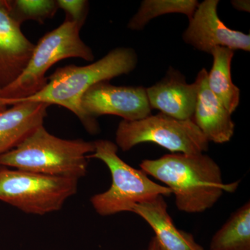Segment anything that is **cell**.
<instances>
[{"mask_svg": "<svg viewBox=\"0 0 250 250\" xmlns=\"http://www.w3.org/2000/svg\"><path fill=\"white\" fill-rule=\"evenodd\" d=\"M140 167L170 188L177 208L187 213L209 209L224 192L235 191L238 185V182L224 184L220 167L204 153H172L143 161Z\"/></svg>", "mask_w": 250, "mask_h": 250, "instance_id": "cell-1", "label": "cell"}, {"mask_svg": "<svg viewBox=\"0 0 250 250\" xmlns=\"http://www.w3.org/2000/svg\"><path fill=\"white\" fill-rule=\"evenodd\" d=\"M137 64L138 56L134 49L117 47L89 65L59 67L47 78V84L42 90L29 98L16 100L12 105L23 101L59 105L72 112L85 128L86 121L81 100L87 90L100 82L128 75L134 71Z\"/></svg>", "mask_w": 250, "mask_h": 250, "instance_id": "cell-2", "label": "cell"}, {"mask_svg": "<svg viewBox=\"0 0 250 250\" xmlns=\"http://www.w3.org/2000/svg\"><path fill=\"white\" fill-rule=\"evenodd\" d=\"M94 151V142L61 139L42 125L18 147L0 156V166L79 180L86 174L88 156Z\"/></svg>", "mask_w": 250, "mask_h": 250, "instance_id": "cell-3", "label": "cell"}, {"mask_svg": "<svg viewBox=\"0 0 250 250\" xmlns=\"http://www.w3.org/2000/svg\"><path fill=\"white\" fill-rule=\"evenodd\" d=\"M95 151L89 159L103 161L111 174V187L106 191L90 198L95 211L102 216L132 212L136 205L155 197L172 194L168 187L159 185L148 177L142 170H137L125 163L118 155V147L108 140L94 141Z\"/></svg>", "mask_w": 250, "mask_h": 250, "instance_id": "cell-4", "label": "cell"}, {"mask_svg": "<svg viewBox=\"0 0 250 250\" xmlns=\"http://www.w3.org/2000/svg\"><path fill=\"white\" fill-rule=\"evenodd\" d=\"M81 29L76 23L65 20L41 38L21 75L1 89V97L6 100L8 106L42 90L47 83L46 73L56 62L70 58L93 60V50L81 39Z\"/></svg>", "mask_w": 250, "mask_h": 250, "instance_id": "cell-5", "label": "cell"}, {"mask_svg": "<svg viewBox=\"0 0 250 250\" xmlns=\"http://www.w3.org/2000/svg\"><path fill=\"white\" fill-rule=\"evenodd\" d=\"M78 181L0 166V201L28 214L45 215L62 209L76 194Z\"/></svg>", "mask_w": 250, "mask_h": 250, "instance_id": "cell-6", "label": "cell"}, {"mask_svg": "<svg viewBox=\"0 0 250 250\" xmlns=\"http://www.w3.org/2000/svg\"><path fill=\"white\" fill-rule=\"evenodd\" d=\"M116 142L125 152L141 143H152L185 154L204 153L209 144L192 119H176L162 113L139 121L123 120L116 130Z\"/></svg>", "mask_w": 250, "mask_h": 250, "instance_id": "cell-7", "label": "cell"}, {"mask_svg": "<svg viewBox=\"0 0 250 250\" xmlns=\"http://www.w3.org/2000/svg\"><path fill=\"white\" fill-rule=\"evenodd\" d=\"M81 107L84 115L85 129L92 134L100 130L97 118L105 115L135 121L152 114L146 88L143 86H118L108 82L93 85L82 97Z\"/></svg>", "mask_w": 250, "mask_h": 250, "instance_id": "cell-8", "label": "cell"}, {"mask_svg": "<svg viewBox=\"0 0 250 250\" xmlns=\"http://www.w3.org/2000/svg\"><path fill=\"white\" fill-rule=\"evenodd\" d=\"M218 0H205L199 3L184 32V42L209 54L218 47L250 52V34L227 27L218 17Z\"/></svg>", "mask_w": 250, "mask_h": 250, "instance_id": "cell-9", "label": "cell"}, {"mask_svg": "<svg viewBox=\"0 0 250 250\" xmlns=\"http://www.w3.org/2000/svg\"><path fill=\"white\" fill-rule=\"evenodd\" d=\"M35 45L24 36L21 25L10 14L6 0H0V88L21 75Z\"/></svg>", "mask_w": 250, "mask_h": 250, "instance_id": "cell-10", "label": "cell"}, {"mask_svg": "<svg viewBox=\"0 0 250 250\" xmlns=\"http://www.w3.org/2000/svg\"><path fill=\"white\" fill-rule=\"evenodd\" d=\"M151 108L178 120L192 119L196 105V82L188 83L186 77L173 68L155 84L146 88Z\"/></svg>", "mask_w": 250, "mask_h": 250, "instance_id": "cell-11", "label": "cell"}, {"mask_svg": "<svg viewBox=\"0 0 250 250\" xmlns=\"http://www.w3.org/2000/svg\"><path fill=\"white\" fill-rule=\"evenodd\" d=\"M208 72L205 67L197 74V97L192 120L208 142L228 143L234 134L231 113L220 103L207 84Z\"/></svg>", "mask_w": 250, "mask_h": 250, "instance_id": "cell-12", "label": "cell"}, {"mask_svg": "<svg viewBox=\"0 0 250 250\" xmlns=\"http://www.w3.org/2000/svg\"><path fill=\"white\" fill-rule=\"evenodd\" d=\"M49 106L45 103L23 101L0 112V156L18 147L43 125Z\"/></svg>", "mask_w": 250, "mask_h": 250, "instance_id": "cell-13", "label": "cell"}, {"mask_svg": "<svg viewBox=\"0 0 250 250\" xmlns=\"http://www.w3.org/2000/svg\"><path fill=\"white\" fill-rule=\"evenodd\" d=\"M132 212L149 224L162 250H205L192 234L176 228L162 195L136 205Z\"/></svg>", "mask_w": 250, "mask_h": 250, "instance_id": "cell-14", "label": "cell"}, {"mask_svg": "<svg viewBox=\"0 0 250 250\" xmlns=\"http://www.w3.org/2000/svg\"><path fill=\"white\" fill-rule=\"evenodd\" d=\"M213 65L207 75V84L210 91L232 114L240 103L239 88L231 78V62L234 51L227 47H215L212 50Z\"/></svg>", "mask_w": 250, "mask_h": 250, "instance_id": "cell-15", "label": "cell"}, {"mask_svg": "<svg viewBox=\"0 0 250 250\" xmlns=\"http://www.w3.org/2000/svg\"><path fill=\"white\" fill-rule=\"evenodd\" d=\"M210 250H250V204L241 207L215 233Z\"/></svg>", "mask_w": 250, "mask_h": 250, "instance_id": "cell-16", "label": "cell"}, {"mask_svg": "<svg viewBox=\"0 0 250 250\" xmlns=\"http://www.w3.org/2000/svg\"><path fill=\"white\" fill-rule=\"evenodd\" d=\"M198 4L197 0H144L127 27L134 31L143 30L154 18L166 14H184L190 19Z\"/></svg>", "mask_w": 250, "mask_h": 250, "instance_id": "cell-17", "label": "cell"}, {"mask_svg": "<svg viewBox=\"0 0 250 250\" xmlns=\"http://www.w3.org/2000/svg\"><path fill=\"white\" fill-rule=\"evenodd\" d=\"M6 4L11 16L21 25L27 21L42 24L59 9L57 1L53 0H6Z\"/></svg>", "mask_w": 250, "mask_h": 250, "instance_id": "cell-18", "label": "cell"}, {"mask_svg": "<svg viewBox=\"0 0 250 250\" xmlns=\"http://www.w3.org/2000/svg\"><path fill=\"white\" fill-rule=\"evenodd\" d=\"M59 9H62L66 14L67 21L76 23L83 27L88 12L89 3L84 0H58Z\"/></svg>", "mask_w": 250, "mask_h": 250, "instance_id": "cell-19", "label": "cell"}, {"mask_svg": "<svg viewBox=\"0 0 250 250\" xmlns=\"http://www.w3.org/2000/svg\"><path fill=\"white\" fill-rule=\"evenodd\" d=\"M231 4L233 8L238 11L250 13V1L249 0H233L231 1Z\"/></svg>", "mask_w": 250, "mask_h": 250, "instance_id": "cell-20", "label": "cell"}, {"mask_svg": "<svg viewBox=\"0 0 250 250\" xmlns=\"http://www.w3.org/2000/svg\"><path fill=\"white\" fill-rule=\"evenodd\" d=\"M146 250H162L155 237H153Z\"/></svg>", "mask_w": 250, "mask_h": 250, "instance_id": "cell-21", "label": "cell"}, {"mask_svg": "<svg viewBox=\"0 0 250 250\" xmlns=\"http://www.w3.org/2000/svg\"><path fill=\"white\" fill-rule=\"evenodd\" d=\"M7 104L5 99L2 98L1 95V88H0V112L4 111L8 107Z\"/></svg>", "mask_w": 250, "mask_h": 250, "instance_id": "cell-22", "label": "cell"}]
</instances>
